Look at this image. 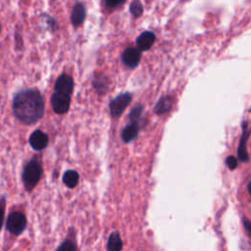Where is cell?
<instances>
[{"instance_id":"cell-10","label":"cell","mask_w":251,"mask_h":251,"mask_svg":"<svg viewBox=\"0 0 251 251\" xmlns=\"http://www.w3.org/2000/svg\"><path fill=\"white\" fill-rule=\"evenodd\" d=\"M86 17V9H85V5L81 2H77L74 5L73 10H72V14H71V21L73 25L75 26H78L80 25Z\"/></svg>"},{"instance_id":"cell-9","label":"cell","mask_w":251,"mask_h":251,"mask_svg":"<svg viewBox=\"0 0 251 251\" xmlns=\"http://www.w3.org/2000/svg\"><path fill=\"white\" fill-rule=\"evenodd\" d=\"M28 141H29L30 146L34 150L40 151V150H43L47 146V144H48V136L42 130L36 129V130H34L30 134Z\"/></svg>"},{"instance_id":"cell-6","label":"cell","mask_w":251,"mask_h":251,"mask_svg":"<svg viewBox=\"0 0 251 251\" xmlns=\"http://www.w3.org/2000/svg\"><path fill=\"white\" fill-rule=\"evenodd\" d=\"M54 89H55V92L71 96L72 93H73V90H74V79H73V77L70 76L67 74H62L56 79Z\"/></svg>"},{"instance_id":"cell-4","label":"cell","mask_w":251,"mask_h":251,"mask_svg":"<svg viewBox=\"0 0 251 251\" xmlns=\"http://www.w3.org/2000/svg\"><path fill=\"white\" fill-rule=\"evenodd\" d=\"M132 95L129 92H125L122 94H119L116 98H114L110 103V113L112 117L118 118L120 117L124 111L126 109V107L131 102Z\"/></svg>"},{"instance_id":"cell-1","label":"cell","mask_w":251,"mask_h":251,"mask_svg":"<svg viewBox=\"0 0 251 251\" xmlns=\"http://www.w3.org/2000/svg\"><path fill=\"white\" fill-rule=\"evenodd\" d=\"M43 95L35 88L23 89L13 99V112L18 120L26 125L38 122L44 114Z\"/></svg>"},{"instance_id":"cell-7","label":"cell","mask_w":251,"mask_h":251,"mask_svg":"<svg viewBox=\"0 0 251 251\" xmlns=\"http://www.w3.org/2000/svg\"><path fill=\"white\" fill-rule=\"evenodd\" d=\"M141 58V51L135 47H128L125 49L122 54V62L125 66L130 69H134L138 66Z\"/></svg>"},{"instance_id":"cell-3","label":"cell","mask_w":251,"mask_h":251,"mask_svg":"<svg viewBox=\"0 0 251 251\" xmlns=\"http://www.w3.org/2000/svg\"><path fill=\"white\" fill-rule=\"evenodd\" d=\"M26 223V217L25 214L19 211H15L8 216L6 227L12 234L20 235L25 229Z\"/></svg>"},{"instance_id":"cell-2","label":"cell","mask_w":251,"mask_h":251,"mask_svg":"<svg viewBox=\"0 0 251 251\" xmlns=\"http://www.w3.org/2000/svg\"><path fill=\"white\" fill-rule=\"evenodd\" d=\"M42 175V167L36 159H31L24 168L22 178L26 190H31L39 181Z\"/></svg>"},{"instance_id":"cell-8","label":"cell","mask_w":251,"mask_h":251,"mask_svg":"<svg viewBox=\"0 0 251 251\" xmlns=\"http://www.w3.org/2000/svg\"><path fill=\"white\" fill-rule=\"evenodd\" d=\"M250 133H251V129L248 128L247 123L244 122L242 124V134H241L238 149H237V156H238V159L241 162H248L249 161V155H248L247 149H246V142L248 140V137H249Z\"/></svg>"},{"instance_id":"cell-19","label":"cell","mask_w":251,"mask_h":251,"mask_svg":"<svg viewBox=\"0 0 251 251\" xmlns=\"http://www.w3.org/2000/svg\"><path fill=\"white\" fill-rule=\"evenodd\" d=\"M56 251H77V248L74 241L66 239L61 243V245L57 248Z\"/></svg>"},{"instance_id":"cell-13","label":"cell","mask_w":251,"mask_h":251,"mask_svg":"<svg viewBox=\"0 0 251 251\" xmlns=\"http://www.w3.org/2000/svg\"><path fill=\"white\" fill-rule=\"evenodd\" d=\"M173 106V98L171 96H164L159 99L157 104L155 105L154 112L157 115H162L170 111Z\"/></svg>"},{"instance_id":"cell-15","label":"cell","mask_w":251,"mask_h":251,"mask_svg":"<svg viewBox=\"0 0 251 251\" xmlns=\"http://www.w3.org/2000/svg\"><path fill=\"white\" fill-rule=\"evenodd\" d=\"M107 249L109 251H121L123 249V241L119 232L114 231L110 234L107 243Z\"/></svg>"},{"instance_id":"cell-24","label":"cell","mask_w":251,"mask_h":251,"mask_svg":"<svg viewBox=\"0 0 251 251\" xmlns=\"http://www.w3.org/2000/svg\"><path fill=\"white\" fill-rule=\"evenodd\" d=\"M247 189H248V192H249V194H250V196H251V179H250V181L248 182Z\"/></svg>"},{"instance_id":"cell-5","label":"cell","mask_w":251,"mask_h":251,"mask_svg":"<svg viewBox=\"0 0 251 251\" xmlns=\"http://www.w3.org/2000/svg\"><path fill=\"white\" fill-rule=\"evenodd\" d=\"M51 106L56 114H66L69 109H70V104H71V96L61 94L58 92H54L51 95L50 98Z\"/></svg>"},{"instance_id":"cell-22","label":"cell","mask_w":251,"mask_h":251,"mask_svg":"<svg viewBox=\"0 0 251 251\" xmlns=\"http://www.w3.org/2000/svg\"><path fill=\"white\" fill-rule=\"evenodd\" d=\"M4 214H5V199L0 198V230H1L2 226H3Z\"/></svg>"},{"instance_id":"cell-20","label":"cell","mask_w":251,"mask_h":251,"mask_svg":"<svg viewBox=\"0 0 251 251\" xmlns=\"http://www.w3.org/2000/svg\"><path fill=\"white\" fill-rule=\"evenodd\" d=\"M226 164L229 170H234L237 167V159L234 156H228L226 159Z\"/></svg>"},{"instance_id":"cell-17","label":"cell","mask_w":251,"mask_h":251,"mask_svg":"<svg viewBox=\"0 0 251 251\" xmlns=\"http://www.w3.org/2000/svg\"><path fill=\"white\" fill-rule=\"evenodd\" d=\"M143 110H144V108L142 105H138V106H135L134 108H132L128 115L129 121L131 123H138V120L140 119Z\"/></svg>"},{"instance_id":"cell-14","label":"cell","mask_w":251,"mask_h":251,"mask_svg":"<svg viewBox=\"0 0 251 251\" xmlns=\"http://www.w3.org/2000/svg\"><path fill=\"white\" fill-rule=\"evenodd\" d=\"M93 87L99 94H104L108 90V78L103 75H96L92 81Z\"/></svg>"},{"instance_id":"cell-21","label":"cell","mask_w":251,"mask_h":251,"mask_svg":"<svg viewBox=\"0 0 251 251\" xmlns=\"http://www.w3.org/2000/svg\"><path fill=\"white\" fill-rule=\"evenodd\" d=\"M126 0H104V3L109 8H117L125 3Z\"/></svg>"},{"instance_id":"cell-11","label":"cell","mask_w":251,"mask_h":251,"mask_svg":"<svg viewBox=\"0 0 251 251\" xmlns=\"http://www.w3.org/2000/svg\"><path fill=\"white\" fill-rule=\"evenodd\" d=\"M156 39L154 32L152 31H143L136 38V45L140 51H146L152 47Z\"/></svg>"},{"instance_id":"cell-12","label":"cell","mask_w":251,"mask_h":251,"mask_svg":"<svg viewBox=\"0 0 251 251\" xmlns=\"http://www.w3.org/2000/svg\"><path fill=\"white\" fill-rule=\"evenodd\" d=\"M139 133V125L138 123H130L122 131V139L124 142L128 143L134 140Z\"/></svg>"},{"instance_id":"cell-18","label":"cell","mask_w":251,"mask_h":251,"mask_svg":"<svg viewBox=\"0 0 251 251\" xmlns=\"http://www.w3.org/2000/svg\"><path fill=\"white\" fill-rule=\"evenodd\" d=\"M129 11H130V13L133 17H135V18L140 17L142 15V12H143L142 4L138 0L132 1L130 6H129Z\"/></svg>"},{"instance_id":"cell-25","label":"cell","mask_w":251,"mask_h":251,"mask_svg":"<svg viewBox=\"0 0 251 251\" xmlns=\"http://www.w3.org/2000/svg\"><path fill=\"white\" fill-rule=\"evenodd\" d=\"M0 30H1V25H0Z\"/></svg>"},{"instance_id":"cell-23","label":"cell","mask_w":251,"mask_h":251,"mask_svg":"<svg viewBox=\"0 0 251 251\" xmlns=\"http://www.w3.org/2000/svg\"><path fill=\"white\" fill-rule=\"evenodd\" d=\"M242 223H243V226H244L245 229L248 231V233H249L250 236H251V222L248 221L246 218H243Z\"/></svg>"},{"instance_id":"cell-16","label":"cell","mask_w":251,"mask_h":251,"mask_svg":"<svg viewBox=\"0 0 251 251\" xmlns=\"http://www.w3.org/2000/svg\"><path fill=\"white\" fill-rule=\"evenodd\" d=\"M79 179L78 173L75 170H68L64 173L63 176V182L69 187V188H74L77 185Z\"/></svg>"}]
</instances>
